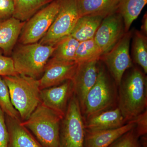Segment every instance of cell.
I'll list each match as a JSON object with an SVG mask.
<instances>
[{"mask_svg": "<svg viewBox=\"0 0 147 147\" xmlns=\"http://www.w3.org/2000/svg\"><path fill=\"white\" fill-rule=\"evenodd\" d=\"M55 46L40 42L18 45L12 54L14 69L18 74L37 79L42 75Z\"/></svg>", "mask_w": 147, "mask_h": 147, "instance_id": "cell-3", "label": "cell"}, {"mask_svg": "<svg viewBox=\"0 0 147 147\" xmlns=\"http://www.w3.org/2000/svg\"><path fill=\"white\" fill-rule=\"evenodd\" d=\"M125 33L123 19L115 11L103 18L94 38L103 55L110 51Z\"/></svg>", "mask_w": 147, "mask_h": 147, "instance_id": "cell-10", "label": "cell"}, {"mask_svg": "<svg viewBox=\"0 0 147 147\" xmlns=\"http://www.w3.org/2000/svg\"><path fill=\"white\" fill-rule=\"evenodd\" d=\"M14 11L13 17L26 22L35 13L53 0H12Z\"/></svg>", "mask_w": 147, "mask_h": 147, "instance_id": "cell-21", "label": "cell"}, {"mask_svg": "<svg viewBox=\"0 0 147 147\" xmlns=\"http://www.w3.org/2000/svg\"><path fill=\"white\" fill-rule=\"evenodd\" d=\"M115 85L110 79L105 67L98 63L97 80L87 94L81 109L84 119L115 108L118 98Z\"/></svg>", "mask_w": 147, "mask_h": 147, "instance_id": "cell-5", "label": "cell"}, {"mask_svg": "<svg viewBox=\"0 0 147 147\" xmlns=\"http://www.w3.org/2000/svg\"><path fill=\"white\" fill-rule=\"evenodd\" d=\"M74 94L71 80L62 84L40 90L41 102L63 117L69 102Z\"/></svg>", "mask_w": 147, "mask_h": 147, "instance_id": "cell-13", "label": "cell"}, {"mask_svg": "<svg viewBox=\"0 0 147 147\" xmlns=\"http://www.w3.org/2000/svg\"><path fill=\"white\" fill-rule=\"evenodd\" d=\"M132 36L131 32L125 33L117 43L100 59L107 66L117 86L120 84L125 71L133 66L129 55Z\"/></svg>", "mask_w": 147, "mask_h": 147, "instance_id": "cell-9", "label": "cell"}, {"mask_svg": "<svg viewBox=\"0 0 147 147\" xmlns=\"http://www.w3.org/2000/svg\"><path fill=\"white\" fill-rule=\"evenodd\" d=\"M119 85L117 107L126 123L147 109V79L146 74L132 67Z\"/></svg>", "mask_w": 147, "mask_h": 147, "instance_id": "cell-1", "label": "cell"}, {"mask_svg": "<svg viewBox=\"0 0 147 147\" xmlns=\"http://www.w3.org/2000/svg\"><path fill=\"white\" fill-rule=\"evenodd\" d=\"M140 137H141V140L140 142L142 147H147V134Z\"/></svg>", "mask_w": 147, "mask_h": 147, "instance_id": "cell-32", "label": "cell"}, {"mask_svg": "<svg viewBox=\"0 0 147 147\" xmlns=\"http://www.w3.org/2000/svg\"><path fill=\"white\" fill-rule=\"evenodd\" d=\"M78 65L75 61H59L52 58L47 62L42 76L38 79L40 90L71 80Z\"/></svg>", "mask_w": 147, "mask_h": 147, "instance_id": "cell-11", "label": "cell"}, {"mask_svg": "<svg viewBox=\"0 0 147 147\" xmlns=\"http://www.w3.org/2000/svg\"><path fill=\"white\" fill-rule=\"evenodd\" d=\"M105 16L102 15H87L79 18L70 35L79 42L94 38L98 27Z\"/></svg>", "mask_w": 147, "mask_h": 147, "instance_id": "cell-18", "label": "cell"}, {"mask_svg": "<svg viewBox=\"0 0 147 147\" xmlns=\"http://www.w3.org/2000/svg\"><path fill=\"white\" fill-rule=\"evenodd\" d=\"M147 3V0H116V11L123 19L125 32L137 19Z\"/></svg>", "mask_w": 147, "mask_h": 147, "instance_id": "cell-19", "label": "cell"}, {"mask_svg": "<svg viewBox=\"0 0 147 147\" xmlns=\"http://www.w3.org/2000/svg\"><path fill=\"white\" fill-rule=\"evenodd\" d=\"M130 121L119 128L99 130H85L84 147H108L127 131L135 127Z\"/></svg>", "mask_w": 147, "mask_h": 147, "instance_id": "cell-14", "label": "cell"}, {"mask_svg": "<svg viewBox=\"0 0 147 147\" xmlns=\"http://www.w3.org/2000/svg\"><path fill=\"white\" fill-rule=\"evenodd\" d=\"M9 133V147H43L21 124V120L5 115Z\"/></svg>", "mask_w": 147, "mask_h": 147, "instance_id": "cell-16", "label": "cell"}, {"mask_svg": "<svg viewBox=\"0 0 147 147\" xmlns=\"http://www.w3.org/2000/svg\"><path fill=\"white\" fill-rule=\"evenodd\" d=\"M26 22L11 17L0 21V48L9 54L16 45Z\"/></svg>", "mask_w": 147, "mask_h": 147, "instance_id": "cell-17", "label": "cell"}, {"mask_svg": "<svg viewBox=\"0 0 147 147\" xmlns=\"http://www.w3.org/2000/svg\"><path fill=\"white\" fill-rule=\"evenodd\" d=\"M130 121L135 124L134 131L138 138L147 133V110H146ZM130 122V121H129Z\"/></svg>", "mask_w": 147, "mask_h": 147, "instance_id": "cell-27", "label": "cell"}, {"mask_svg": "<svg viewBox=\"0 0 147 147\" xmlns=\"http://www.w3.org/2000/svg\"><path fill=\"white\" fill-rule=\"evenodd\" d=\"M80 17L87 15L107 16L116 11V0H78Z\"/></svg>", "mask_w": 147, "mask_h": 147, "instance_id": "cell-20", "label": "cell"}, {"mask_svg": "<svg viewBox=\"0 0 147 147\" xmlns=\"http://www.w3.org/2000/svg\"><path fill=\"white\" fill-rule=\"evenodd\" d=\"M79 41L70 35L64 37L55 45L53 58L58 60L74 61V57Z\"/></svg>", "mask_w": 147, "mask_h": 147, "instance_id": "cell-22", "label": "cell"}, {"mask_svg": "<svg viewBox=\"0 0 147 147\" xmlns=\"http://www.w3.org/2000/svg\"><path fill=\"white\" fill-rule=\"evenodd\" d=\"M85 130L81 107L74 94L61 121L59 147H84Z\"/></svg>", "mask_w": 147, "mask_h": 147, "instance_id": "cell-6", "label": "cell"}, {"mask_svg": "<svg viewBox=\"0 0 147 147\" xmlns=\"http://www.w3.org/2000/svg\"><path fill=\"white\" fill-rule=\"evenodd\" d=\"M84 120L85 129L88 130L114 129L126 123L117 107L102 111Z\"/></svg>", "mask_w": 147, "mask_h": 147, "instance_id": "cell-15", "label": "cell"}, {"mask_svg": "<svg viewBox=\"0 0 147 147\" xmlns=\"http://www.w3.org/2000/svg\"><path fill=\"white\" fill-rule=\"evenodd\" d=\"M2 77L8 87L12 105L21 119L26 120L41 102L38 79L19 74Z\"/></svg>", "mask_w": 147, "mask_h": 147, "instance_id": "cell-2", "label": "cell"}, {"mask_svg": "<svg viewBox=\"0 0 147 147\" xmlns=\"http://www.w3.org/2000/svg\"><path fill=\"white\" fill-rule=\"evenodd\" d=\"M142 24L141 30L142 32L145 35L147 36V13H145L142 20Z\"/></svg>", "mask_w": 147, "mask_h": 147, "instance_id": "cell-31", "label": "cell"}, {"mask_svg": "<svg viewBox=\"0 0 147 147\" xmlns=\"http://www.w3.org/2000/svg\"><path fill=\"white\" fill-rule=\"evenodd\" d=\"M108 147H142L134 128L127 131Z\"/></svg>", "mask_w": 147, "mask_h": 147, "instance_id": "cell-26", "label": "cell"}, {"mask_svg": "<svg viewBox=\"0 0 147 147\" xmlns=\"http://www.w3.org/2000/svg\"><path fill=\"white\" fill-rule=\"evenodd\" d=\"M61 0H53L25 22L19 36L21 44L38 42L46 34L57 15Z\"/></svg>", "mask_w": 147, "mask_h": 147, "instance_id": "cell-8", "label": "cell"}, {"mask_svg": "<svg viewBox=\"0 0 147 147\" xmlns=\"http://www.w3.org/2000/svg\"><path fill=\"white\" fill-rule=\"evenodd\" d=\"M17 74L12 58L3 56L0 53V76H12Z\"/></svg>", "mask_w": 147, "mask_h": 147, "instance_id": "cell-28", "label": "cell"}, {"mask_svg": "<svg viewBox=\"0 0 147 147\" xmlns=\"http://www.w3.org/2000/svg\"><path fill=\"white\" fill-rule=\"evenodd\" d=\"M0 108L6 115L21 120L19 113L11 103L8 87L1 76H0Z\"/></svg>", "mask_w": 147, "mask_h": 147, "instance_id": "cell-25", "label": "cell"}, {"mask_svg": "<svg viewBox=\"0 0 147 147\" xmlns=\"http://www.w3.org/2000/svg\"><path fill=\"white\" fill-rule=\"evenodd\" d=\"M99 60L78 63L76 72L71 79L74 94L79 100L81 109L87 94L97 79Z\"/></svg>", "mask_w": 147, "mask_h": 147, "instance_id": "cell-12", "label": "cell"}, {"mask_svg": "<svg viewBox=\"0 0 147 147\" xmlns=\"http://www.w3.org/2000/svg\"><path fill=\"white\" fill-rule=\"evenodd\" d=\"M132 53L134 62L141 67L145 74L147 73V36L136 30L133 35Z\"/></svg>", "mask_w": 147, "mask_h": 147, "instance_id": "cell-23", "label": "cell"}, {"mask_svg": "<svg viewBox=\"0 0 147 147\" xmlns=\"http://www.w3.org/2000/svg\"><path fill=\"white\" fill-rule=\"evenodd\" d=\"M9 133L5 114L0 108V147H9Z\"/></svg>", "mask_w": 147, "mask_h": 147, "instance_id": "cell-29", "label": "cell"}, {"mask_svg": "<svg viewBox=\"0 0 147 147\" xmlns=\"http://www.w3.org/2000/svg\"><path fill=\"white\" fill-rule=\"evenodd\" d=\"M79 18L78 0H61L57 15L40 43L55 46L62 38L70 34Z\"/></svg>", "mask_w": 147, "mask_h": 147, "instance_id": "cell-7", "label": "cell"}, {"mask_svg": "<svg viewBox=\"0 0 147 147\" xmlns=\"http://www.w3.org/2000/svg\"><path fill=\"white\" fill-rule=\"evenodd\" d=\"M63 117L40 102L26 120L21 121L43 147H59Z\"/></svg>", "mask_w": 147, "mask_h": 147, "instance_id": "cell-4", "label": "cell"}, {"mask_svg": "<svg viewBox=\"0 0 147 147\" xmlns=\"http://www.w3.org/2000/svg\"><path fill=\"white\" fill-rule=\"evenodd\" d=\"M102 55L94 38L80 42L76 49L74 61L77 63L94 60H100Z\"/></svg>", "mask_w": 147, "mask_h": 147, "instance_id": "cell-24", "label": "cell"}, {"mask_svg": "<svg viewBox=\"0 0 147 147\" xmlns=\"http://www.w3.org/2000/svg\"><path fill=\"white\" fill-rule=\"evenodd\" d=\"M13 11L12 0H0V21L12 17Z\"/></svg>", "mask_w": 147, "mask_h": 147, "instance_id": "cell-30", "label": "cell"}]
</instances>
